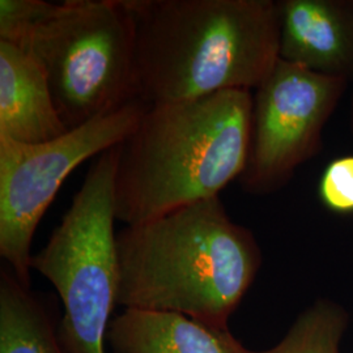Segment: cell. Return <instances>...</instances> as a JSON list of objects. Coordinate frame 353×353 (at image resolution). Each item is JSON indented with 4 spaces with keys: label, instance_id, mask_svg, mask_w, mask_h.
Instances as JSON below:
<instances>
[{
    "label": "cell",
    "instance_id": "cell-8",
    "mask_svg": "<svg viewBox=\"0 0 353 353\" xmlns=\"http://www.w3.org/2000/svg\"><path fill=\"white\" fill-rule=\"evenodd\" d=\"M280 59L353 81V0L278 1Z\"/></svg>",
    "mask_w": 353,
    "mask_h": 353
},
{
    "label": "cell",
    "instance_id": "cell-2",
    "mask_svg": "<svg viewBox=\"0 0 353 353\" xmlns=\"http://www.w3.org/2000/svg\"><path fill=\"white\" fill-rule=\"evenodd\" d=\"M252 113V90L246 89L148 105L118 144L117 220L139 225L219 196L246 166Z\"/></svg>",
    "mask_w": 353,
    "mask_h": 353
},
{
    "label": "cell",
    "instance_id": "cell-3",
    "mask_svg": "<svg viewBox=\"0 0 353 353\" xmlns=\"http://www.w3.org/2000/svg\"><path fill=\"white\" fill-rule=\"evenodd\" d=\"M150 105L255 89L280 59L278 1L123 0Z\"/></svg>",
    "mask_w": 353,
    "mask_h": 353
},
{
    "label": "cell",
    "instance_id": "cell-11",
    "mask_svg": "<svg viewBox=\"0 0 353 353\" xmlns=\"http://www.w3.org/2000/svg\"><path fill=\"white\" fill-rule=\"evenodd\" d=\"M0 353H65L48 305L12 271H0Z\"/></svg>",
    "mask_w": 353,
    "mask_h": 353
},
{
    "label": "cell",
    "instance_id": "cell-9",
    "mask_svg": "<svg viewBox=\"0 0 353 353\" xmlns=\"http://www.w3.org/2000/svg\"><path fill=\"white\" fill-rule=\"evenodd\" d=\"M65 132L42 67L29 54L0 41V138L42 144Z\"/></svg>",
    "mask_w": 353,
    "mask_h": 353
},
{
    "label": "cell",
    "instance_id": "cell-5",
    "mask_svg": "<svg viewBox=\"0 0 353 353\" xmlns=\"http://www.w3.org/2000/svg\"><path fill=\"white\" fill-rule=\"evenodd\" d=\"M117 161V145L99 154L62 223L45 248L32 256V270L50 281L63 303L58 338L65 353H105L118 305Z\"/></svg>",
    "mask_w": 353,
    "mask_h": 353
},
{
    "label": "cell",
    "instance_id": "cell-7",
    "mask_svg": "<svg viewBox=\"0 0 353 353\" xmlns=\"http://www.w3.org/2000/svg\"><path fill=\"white\" fill-rule=\"evenodd\" d=\"M350 83L279 59L252 96V137L242 190L274 194L322 150L323 131Z\"/></svg>",
    "mask_w": 353,
    "mask_h": 353
},
{
    "label": "cell",
    "instance_id": "cell-13",
    "mask_svg": "<svg viewBox=\"0 0 353 353\" xmlns=\"http://www.w3.org/2000/svg\"><path fill=\"white\" fill-rule=\"evenodd\" d=\"M318 196L330 212L353 214V154L328 163L319 178Z\"/></svg>",
    "mask_w": 353,
    "mask_h": 353
},
{
    "label": "cell",
    "instance_id": "cell-4",
    "mask_svg": "<svg viewBox=\"0 0 353 353\" xmlns=\"http://www.w3.org/2000/svg\"><path fill=\"white\" fill-rule=\"evenodd\" d=\"M0 41L42 67L67 131L140 99L135 28L123 0H0Z\"/></svg>",
    "mask_w": 353,
    "mask_h": 353
},
{
    "label": "cell",
    "instance_id": "cell-12",
    "mask_svg": "<svg viewBox=\"0 0 353 353\" xmlns=\"http://www.w3.org/2000/svg\"><path fill=\"white\" fill-rule=\"evenodd\" d=\"M350 316L339 303L319 299L296 318L276 345L254 353H341Z\"/></svg>",
    "mask_w": 353,
    "mask_h": 353
},
{
    "label": "cell",
    "instance_id": "cell-1",
    "mask_svg": "<svg viewBox=\"0 0 353 353\" xmlns=\"http://www.w3.org/2000/svg\"><path fill=\"white\" fill-rule=\"evenodd\" d=\"M125 309L173 312L228 327L262 265L249 228L232 221L220 195L117 234Z\"/></svg>",
    "mask_w": 353,
    "mask_h": 353
},
{
    "label": "cell",
    "instance_id": "cell-6",
    "mask_svg": "<svg viewBox=\"0 0 353 353\" xmlns=\"http://www.w3.org/2000/svg\"><path fill=\"white\" fill-rule=\"evenodd\" d=\"M150 103L121 109L42 144L0 138V255L30 288L32 240L64 179L79 165L122 143Z\"/></svg>",
    "mask_w": 353,
    "mask_h": 353
},
{
    "label": "cell",
    "instance_id": "cell-14",
    "mask_svg": "<svg viewBox=\"0 0 353 353\" xmlns=\"http://www.w3.org/2000/svg\"><path fill=\"white\" fill-rule=\"evenodd\" d=\"M348 127H350V132L353 137V92L351 96V102H350V113H348Z\"/></svg>",
    "mask_w": 353,
    "mask_h": 353
},
{
    "label": "cell",
    "instance_id": "cell-10",
    "mask_svg": "<svg viewBox=\"0 0 353 353\" xmlns=\"http://www.w3.org/2000/svg\"><path fill=\"white\" fill-rule=\"evenodd\" d=\"M114 353H254L229 327L173 312L125 309L106 335Z\"/></svg>",
    "mask_w": 353,
    "mask_h": 353
}]
</instances>
